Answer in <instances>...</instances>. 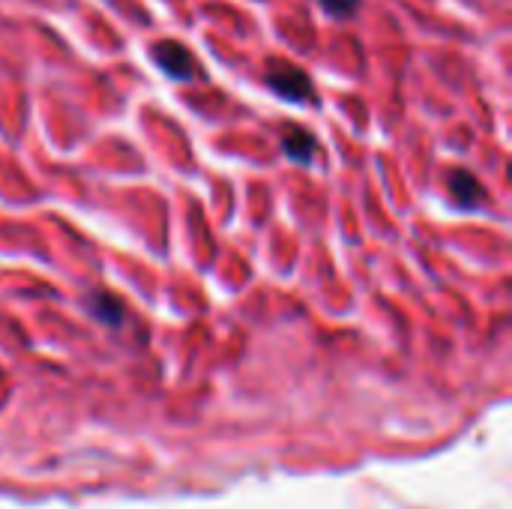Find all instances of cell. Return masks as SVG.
<instances>
[{"label": "cell", "instance_id": "cell-3", "mask_svg": "<svg viewBox=\"0 0 512 509\" xmlns=\"http://www.w3.org/2000/svg\"><path fill=\"white\" fill-rule=\"evenodd\" d=\"M450 195H453L456 204L465 207V210H477V207L486 204V189H483V183H480L471 171H465V168L450 171Z\"/></svg>", "mask_w": 512, "mask_h": 509}, {"label": "cell", "instance_id": "cell-5", "mask_svg": "<svg viewBox=\"0 0 512 509\" xmlns=\"http://www.w3.org/2000/svg\"><path fill=\"white\" fill-rule=\"evenodd\" d=\"M87 312H90L99 324H105V327H120V324L126 321V306H123V300L114 297L111 291H93V294L87 297Z\"/></svg>", "mask_w": 512, "mask_h": 509}, {"label": "cell", "instance_id": "cell-1", "mask_svg": "<svg viewBox=\"0 0 512 509\" xmlns=\"http://www.w3.org/2000/svg\"><path fill=\"white\" fill-rule=\"evenodd\" d=\"M264 81L285 102H312L315 99V84L306 75V69H300L288 60H273L264 72Z\"/></svg>", "mask_w": 512, "mask_h": 509}, {"label": "cell", "instance_id": "cell-4", "mask_svg": "<svg viewBox=\"0 0 512 509\" xmlns=\"http://www.w3.org/2000/svg\"><path fill=\"white\" fill-rule=\"evenodd\" d=\"M282 150H285L288 159H294L300 165H309L315 159V153H318V141H315V135L309 129L288 123L285 135H282Z\"/></svg>", "mask_w": 512, "mask_h": 509}, {"label": "cell", "instance_id": "cell-2", "mask_svg": "<svg viewBox=\"0 0 512 509\" xmlns=\"http://www.w3.org/2000/svg\"><path fill=\"white\" fill-rule=\"evenodd\" d=\"M150 57H153V63H156L168 78H174V81H195V78L201 75L195 54H192L186 45H180L177 39H159V42L150 48Z\"/></svg>", "mask_w": 512, "mask_h": 509}, {"label": "cell", "instance_id": "cell-6", "mask_svg": "<svg viewBox=\"0 0 512 509\" xmlns=\"http://www.w3.org/2000/svg\"><path fill=\"white\" fill-rule=\"evenodd\" d=\"M321 9L333 18H351L357 15V9L363 6V0H318Z\"/></svg>", "mask_w": 512, "mask_h": 509}]
</instances>
